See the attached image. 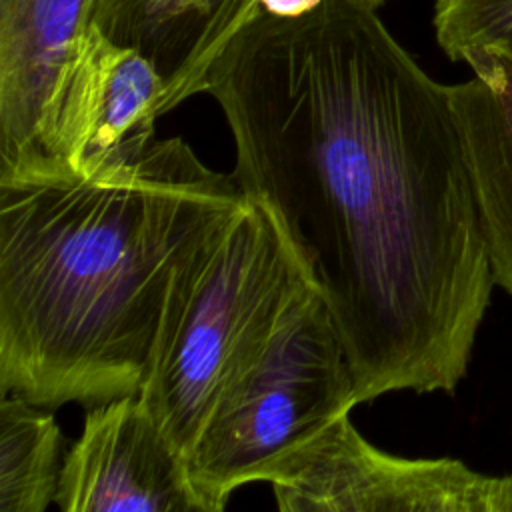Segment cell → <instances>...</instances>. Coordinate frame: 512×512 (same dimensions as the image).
Returning <instances> with one entry per match:
<instances>
[{
    "mask_svg": "<svg viewBox=\"0 0 512 512\" xmlns=\"http://www.w3.org/2000/svg\"><path fill=\"white\" fill-rule=\"evenodd\" d=\"M464 62L496 92L512 128V62L488 52L468 54Z\"/></svg>",
    "mask_w": 512,
    "mask_h": 512,
    "instance_id": "8fae6325",
    "label": "cell"
},
{
    "mask_svg": "<svg viewBox=\"0 0 512 512\" xmlns=\"http://www.w3.org/2000/svg\"><path fill=\"white\" fill-rule=\"evenodd\" d=\"M244 202L178 136L92 172L0 164V396H136L176 264Z\"/></svg>",
    "mask_w": 512,
    "mask_h": 512,
    "instance_id": "7a4b0ae2",
    "label": "cell"
},
{
    "mask_svg": "<svg viewBox=\"0 0 512 512\" xmlns=\"http://www.w3.org/2000/svg\"><path fill=\"white\" fill-rule=\"evenodd\" d=\"M226 498L208 494L192 484L180 494V498L174 502V506L168 512H224Z\"/></svg>",
    "mask_w": 512,
    "mask_h": 512,
    "instance_id": "7c38bea8",
    "label": "cell"
},
{
    "mask_svg": "<svg viewBox=\"0 0 512 512\" xmlns=\"http://www.w3.org/2000/svg\"><path fill=\"white\" fill-rule=\"evenodd\" d=\"M164 98L166 84L148 58L90 26L58 74L26 156H42L74 172L134 158L156 140Z\"/></svg>",
    "mask_w": 512,
    "mask_h": 512,
    "instance_id": "5b68a950",
    "label": "cell"
},
{
    "mask_svg": "<svg viewBox=\"0 0 512 512\" xmlns=\"http://www.w3.org/2000/svg\"><path fill=\"white\" fill-rule=\"evenodd\" d=\"M96 0H0V162L32 152L60 70Z\"/></svg>",
    "mask_w": 512,
    "mask_h": 512,
    "instance_id": "ba28073f",
    "label": "cell"
},
{
    "mask_svg": "<svg viewBox=\"0 0 512 512\" xmlns=\"http://www.w3.org/2000/svg\"><path fill=\"white\" fill-rule=\"evenodd\" d=\"M432 22L450 60L488 52L512 62V0H434Z\"/></svg>",
    "mask_w": 512,
    "mask_h": 512,
    "instance_id": "30bf717a",
    "label": "cell"
},
{
    "mask_svg": "<svg viewBox=\"0 0 512 512\" xmlns=\"http://www.w3.org/2000/svg\"><path fill=\"white\" fill-rule=\"evenodd\" d=\"M182 452L138 396L90 406L62 460L60 512H168L188 488Z\"/></svg>",
    "mask_w": 512,
    "mask_h": 512,
    "instance_id": "8992f818",
    "label": "cell"
},
{
    "mask_svg": "<svg viewBox=\"0 0 512 512\" xmlns=\"http://www.w3.org/2000/svg\"><path fill=\"white\" fill-rule=\"evenodd\" d=\"M308 286L280 226L248 196L180 258L136 396L184 458Z\"/></svg>",
    "mask_w": 512,
    "mask_h": 512,
    "instance_id": "3957f363",
    "label": "cell"
},
{
    "mask_svg": "<svg viewBox=\"0 0 512 512\" xmlns=\"http://www.w3.org/2000/svg\"><path fill=\"white\" fill-rule=\"evenodd\" d=\"M234 178L280 226L356 398L454 392L494 282L478 148L496 92L434 80L368 0L260 10L206 78Z\"/></svg>",
    "mask_w": 512,
    "mask_h": 512,
    "instance_id": "6da1fadb",
    "label": "cell"
},
{
    "mask_svg": "<svg viewBox=\"0 0 512 512\" xmlns=\"http://www.w3.org/2000/svg\"><path fill=\"white\" fill-rule=\"evenodd\" d=\"M62 432L50 408L0 400V512H46L60 480Z\"/></svg>",
    "mask_w": 512,
    "mask_h": 512,
    "instance_id": "9c48e42d",
    "label": "cell"
},
{
    "mask_svg": "<svg viewBox=\"0 0 512 512\" xmlns=\"http://www.w3.org/2000/svg\"><path fill=\"white\" fill-rule=\"evenodd\" d=\"M322 0H260L262 10L282 18H294L314 10Z\"/></svg>",
    "mask_w": 512,
    "mask_h": 512,
    "instance_id": "4fadbf2b",
    "label": "cell"
},
{
    "mask_svg": "<svg viewBox=\"0 0 512 512\" xmlns=\"http://www.w3.org/2000/svg\"><path fill=\"white\" fill-rule=\"evenodd\" d=\"M358 404L332 316L308 286L226 388L186 456L190 484L222 498L262 480Z\"/></svg>",
    "mask_w": 512,
    "mask_h": 512,
    "instance_id": "277c9868",
    "label": "cell"
},
{
    "mask_svg": "<svg viewBox=\"0 0 512 512\" xmlns=\"http://www.w3.org/2000/svg\"><path fill=\"white\" fill-rule=\"evenodd\" d=\"M368 2H370V4H374V6H378V4H380V2H384V0H368Z\"/></svg>",
    "mask_w": 512,
    "mask_h": 512,
    "instance_id": "5bb4252c",
    "label": "cell"
},
{
    "mask_svg": "<svg viewBox=\"0 0 512 512\" xmlns=\"http://www.w3.org/2000/svg\"><path fill=\"white\" fill-rule=\"evenodd\" d=\"M260 10V0H96L92 26L152 62L166 84V114L204 92L218 58Z\"/></svg>",
    "mask_w": 512,
    "mask_h": 512,
    "instance_id": "52a82bcc",
    "label": "cell"
}]
</instances>
